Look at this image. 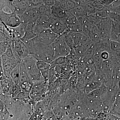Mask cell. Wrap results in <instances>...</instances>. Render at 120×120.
<instances>
[{"mask_svg":"<svg viewBox=\"0 0 120 120\" xmlns=\"http://www.w3.org/2000/svg\"><path fill=\"white\" fill-rule=\"evenodd\" d=\"M54 4V0H45L43 1V4L49 8H51Z\"/></svg>","mask_w":120,"mask_h":120,"instance_id":"35","label":"cell"},{"mask_svg":"<svg viewBox=\"0 0 120 120\" xmlns=\"http://www.w3.org/2000/svg\"><path fill=\"white\" fill-rule=\"evenodd\" d=\"M120 40V23L112 20L110 41L118 42Z\"/></svg>","mask_w":120,"mask_h":120,"instance_id":"12","label":"cell"},{"mask_svg":"<svg viewBox=\"0 0 120 120\" xmlns=\"http://www.w3.org/2000/svg\"><path fill=\"white\" fill-rule=\"evenodd\" d=\"M35 24H30L26 25L25 34L23 37L20 39L24 43H26L28 41L32 40L37 37V35L34 31Z\"/></svg>","mask_w":120,"mask_h":120,"instance_id":"14","label":"cell"},{"mask_svg":"<svg viewBox=\"0 0 120 120\" xmlns=\"http://www.w3.org/2000/svg\"><path fill=\"white\" fill-rule=\"evenodd\" d=\"M48 82L44 81L33 83L30 94V98L35 101L42 99L49 87Z\"/></svg>","mask_w":120,"mask_h":120,"instance_id":"5","label":"cell"},{"mask_svg":"<svg viewBox=\"0 0 120 120\" xmlns=\"http://www.w3.org/2000/svg\"><path fill=\"white\" fill-rule=\"evenodd\" d=\"M41 14L36 8H29L20 17L22 23L26 25L36 24L41 17Z\"/></svg>","mask_w":120,"mask_h":120,"instance_id":"9","label":"cell"},{"mask_svg":"<svg viewBox=\"0 0 120 120\" xmlns=\"http://www.w3.org/2000/svg\"><path fill=\"white\" fill-rule=\"evenodd\" d=\"M109 17L111 19V20L120 23V14H117L110 12L109 16Z\"/></svg>","mask_w":120,"mask_h":120,"instance_id":"32","label":"cell"},{"mask_svg":"<svg viewBox=\"0 0 120 120\" xmlns=\"http://www.w3.org/2000/svg\"><path fill=\"white\" fill-rule=\"evenodd\" d=\"M59 36L51 29L47 28L42 31L32 41L34 43L50 45Z\"/></svg>","mask_w":120,"mask_h":120,"instance_id":"4","label":"cell"},{"mask_svg":"<svg viewBox=\"0 0 120 120\" xmlns=\"http://www.w3.org/2000/svg\"><path fill=\"white\" fill-rule=\"evenodd\" d=\"M49 28L59 36L69 32L68 25L64 20L51 15L49 20Z\"/></svg>","mask_w":120,"mask_h":120,"instance_id":"6","label":"cell"},{"mask_svg":"<svg viewBox=\"0 0 120 120\" xmlns=\"http://www.w3.org/2000/svg\"><path fill=\"white\" fill-rule=\"evenodd\" d=\"M51 15L64 21L67 16V12L61 9L60 7L54 5L51 7Z\"/></svg>","mask_w":120,"mask_h":120,"instance_id":"17","label":"cell"},{"mask_svg":"<svg viewBox=\"0 0 120 120\" xmlns=\"http://www.w3.org/2000/svg\"><path fill=\"white\" fill-rule=\"evenodd\" d=\"M2 68L5 76L10 77V73L13 69L12 61L11 58L3 54L1 56Z\"/></svg>","mask_w":120,"mask_h":120,"instance_id":"13","label":"cell"},{"mask_svg":"<svg viewBox=\"0 0 120 120\" xmlns=\"http://www.w3.org/2000/svg\"><path fill=\"white\" fill-rule=\"evenodd\" d=\"M11 45L22 60L30 56L28 47L21 39H16L12 41Z\"/></svg>","mask_w":120,"mask_h":120,"instance_id":"10","label":"cell"},{"mask_svg":"<svg viewBox=\"0 0 120 120\" xmlns=\"http://www.w3.org/2000/svg\"><path fill=\"white\" fill-rule=\"evenodd\" d=\"M20 64L12 69L10 73V77L13 83L20 88Z\"/></svg>","mask_w":120,"mask_h":120,"instance_id":"15","label":"cell"},{"mask_svg":"<svg viewBox=\"0 0 120 120\" xmlns=\"http://www.w3.org/2000/svg\"><path fill=\"white\" fill-rule=\"evenodd\" d=\"M110 52H109L107 51H103L101 52V57L103 60H108L109 58Z\"/></svg>","mask_w":120,"mask_h":120,"instance_id":"34","label":"cell"},{"mask_svg":"<svg viewBox=\"0 0 120 120\" xmlns=\"http://www.w3.org/2000/svg\"><path fill=\"white\" fill-rule=\"evenodd\" d=\"M112 20L109 17L102 18L96 25L101 37L102 40L110 41Z\"/></svg>","mask_w":120,"mask_h":120,"instance_id":"8","label":"cell"},{"mask_svg":"<svg viewBox=\"0 0 120 120\" xmlns=\"http://www.w3.org/2000/svg\"><path fill=\"white\" fill-rule=\"evenodd\" d=\"M66 2L68 9V12L72 13V11L76 7L75 1L74 0H66Z\"/></svg>","mask_w":120,"mask_h":120,"instance_id":"31","label":"cell"},{"mask_svg":"<svg viewBox=\"0 0 120 120\" xmlns=\"http://www.w3.org/2000/svg\"><path fill=\"white\" fill-rule=\"evenodd\" d=\"M54 53V60L60 57H66L71 50L65 42L63 35L59 36L51 45Z\"/></svg>","mask_w":120,"mask_h":120,"instance_id":"3","label":"cell"},{"mask_svg":"<svg viewBox=\"0 0 120 120\" xmlns=\"http://www.w3.org/2000/svg\"><path fill=\"white\" fill-rule=\"evenodd\" d=\"M72 13L75 15L77 19L87 16L84 7L80 5L76 6Z\"/></svg>","mask_w":120,"mask_h":120,"instance_id":"20","label":"cell"},{"mask_svg":"<svg viewBox=\"0 0 120 120\" xmlns=\"http://www.w3.org/2000/svg\"><path fill=\"white\" fill-rule=\"evenodd\" d=\"M88 21L92 26H95L100 22L102 18L99 17L96 13L87 16Z\"/></svg>","mask_w":120,"mask_h":120,"instance_id":"24","label":"cell"},{"mask_svg":"<svg viewBox=\"0 0 120 120\" xmlns=\"http://www.w3.org/2000/svg\"><path fill=\"white\" fill-rule=\"evenodd\" d=\"M28 47L30 55L38 60L50 64L54 60V53L51 45L35 43L32 40L25 43Z\"/></svg>","mask_w":120,"mask_h":120,"instance_id":"1","label":"cell"},{"mask_svg":"<svg viewBox=\"0 0 120 120\" xmlns=\"http://www.w3.org/2000/svg\"><path fill=\"white\" fill-rule=\"evenodd\" d=\"M111 12L117 14H120V4L116 7L111 8Z\"/></svg>","mask_w":120,"mask_h":120,"instance_id":"36","label":"cell"},{"mask_svg":"<svg viewBox=\"0 0 120 120\" xmlns=\"http://www.w3.org/2000/svg\"><path fill=\"white\" fill-rule=\"evenodd\" d=\"M0 20L4 26L11 28L18 26L22 23L21 19L15 13H7L0 12Z\"/></svg>","mask_w":120,"mask_h":120,"instance_id":"7","label":"cell"},{"mask_svg":"<svg viewBox=\"0 0 120 120\" xmlns=\"http://www.w3.org/2000/svg\"><path fill=\"white\" fill-rule=\"evenodd\" d=\"M88 37L94 43H97L102 40L100 32L95 26H92Z\"/></svg>","mask_w":120,"mask_h":120,"instance_id":"16","label":"cell"},{"mask_svg":"<svg viewBox=\"0 0 120 120\" xmlns=\"http://www.w3.org/2000/svg\"><path fill=\"white\" fill-rule=\"evenodd\" d=\"M82 34L84 35L88 36L90 30L92 25L88 21L87 16L82 17Z\"/></svg>","mask_w":120,"mask_h":120,"instance_id":"19","label":"cell"},{"mask_svg":"<svg viewBox=\"0 0 120 120\" xmlns=\"http://www.w3.org/2000/svg\"><path fill=\"white\" fill-rule=\"evenodd\" d=\"M13 1L15 6L14 13L20 18L29 7L28 0H13Z\"/></svg>","mask_w":120,"mask_h":120,"instance_id":"11","label":"cell"},{"mask_svg":"<svg viewBox=\"0 0 120 120\" xmlns=\"http://www.w3.org/2000/svg\"><path fill=\"white\" fill-rule=\"evenodd\" d=\"M20 84L24 82H32L29 77V75L26 70L24 65L23 62H22V61H21L20 64Z\"/></svg>","mask_w":120,"mask_h":120,"instance_id":"18","label":"cell"},{"mask_svg":"<svg viewBox=\"0 0 120 120\" xmlns=\"http://www.w3.org/2000/svg\"><path fill=\"white\" fill-rule=\"evenodd\" d=\"M71 33L75 45V48H76L80 44L82 37V34L72 31H71Z\"/></svg>","mask_w":120,"mask_h":120,"instance_id":"22","label":"cell"},{"mask_svg":"<svg viewBox=\"0 0 120 120\" xmlns=\"http://www.w3.org/2000/svg\"><path fill=\"white\" fill-rule=\"evenodd\" d=\"M84 7L86 10L87 16L97 12V10L92 4L91 0L89 1V2Z\"/></svg>","mask_w":120,"mask_h":120,"instance_id":"23","label":"cell"},{"mask_svg":"<svg viewBox=\"0 0 120 120\" xmlns=\"http://www.w3.org/2000/svg\"><path fill=\"white\" fill-rule=\"evenodd\" d=\"M33 83L44 81L41 71L37 67V60L30 55L22 60Z\"/></svg>","mask_w":120,"mask_h":120,"instance_id":"2","label":"cell"},{"mask_svg":"<svg viewBox=\"0 0 120 120\" xmlns=\"http://www.w3.org/2000/svg\"><path fill=\"white\" fill-rule=\"evenodd\" d=\"M44 0H28L29 8H37L43 4Z\"/></svg>","mask_w":120,"mask_h":120,"instance_id":"28","label":"cell"},{"mask_svg":"<svg viewBox=\"0 0 120 120\" xmlns=\"http://www.w3.org/2000/svg\"><path fill=\"white\" fill-rule=\"evenodd\" d=\"M111 52H116L120 50V43L116 41H110Z\"/></svg>","mask_w":120,"mask_h":120,"instance_id":"26","label":"cell"},{"mask_svg":"<svg viewBox=\"0 0 120 120\" xmlns=\"http://www.w3.org/2000/svg\"><path fill=\"white\" fill-rule=\"evenodd\" d=\"M0 67H2V60H1V56L0 55Z\"/></svg>","mask_w":120,"mask_h":120,"instance_id":"38","label":"cell"},{"mask_svg":"<svg viewBox=\"0 0 120 120\" xmlns=\"http://www.w3.org/2000/svg\"><path fill=\"white\" fill-rule=\"evenodd\" d=\"M58 7H60L61 9L65 11L66 12L68 11V9L67 7L66 0H61L59 4Z\"/></svg>","mask_w":120,"mask_h":120,"instance_id":"33","label":"cell"},{"mask_svg":"<svg viewBox=\"0 0 120 120\" xmlns=\"http://www.w3.org/2000/svg\"><path fill=\"white\" fill-rule=\"evenodd\" d=\"M4 54L11 59H13V58H15V57H16L14 55V53H13V50L11 47V45H9L8 46V48H7L6 51Z\"/></svg>","mask_w":120,"mask_h":120,"instance_id":"30","label":"cell"},{"mask_svg":"<svg viewBox=\"0 0 120 120\" xmlns=\"http://www.w3.org/2000/svg\"><path fill=\"white\" fill-rule=\"evenodd\" d=\"M66 57H60L56 58L50 63L51 66H56L57 65H61L64 64L66 62Z\"/></svg>","mask_w":120,"mask_h":120,"instance_id":"29","label":"cell"},{"mask_svg":"<svg viewBox=\"0 0 120 120\" xmlns=\"http://www.w3.org/2000/svg\"><path fill=\"white\" fill-rule=\"evenodd\" d=\"M57 73L55 69V66H51L49 73V83L50 84L55 80L56 77Z\"/></svg>","mask_w":120,"mask_h":120,"instance_id":"25","label":"cell"},{"mask_svg":"<svg viewBox=\"0 0 120 120\" xmlns=\"http://www.w3.org/2000/svg\"><path fill=\"white\" fill-rule=\"evenodd\" d=\"M37 67L41 72L49 71L51 66L50 64L43 61L38 60L37 62Z\"/></svg>","mask_w":120,"mask_h":120,"instance_id":"21","label":"cell"},{"mask_svg":"<svg viewBox=\"0 0 120 120\" xmlns=\"http://www.w3.org/2000/svg\"><path fill=\"white\" fill-rule=\"evenodd\" d=\"M4 75V71L1 67H0V80L2 79L3 76Z\"/></svg>","mask_w":120,"mask_h":120,"instance_id":"37","label":"cell"},{"mask_svg":"<svg viewBox=\"0 0 120 120\" xmlns=\"http://www.w3.org/2000/svg\"><path fill=\"white\" fill-rule=\"evenodd\" d=\"M37 9L41 14L51 15V8L46 7L44 4L38 7Z\"/></svg>","mask_w":120,"mask_h":120,"instance_id":"27","label":"cell"}]
</instances>
